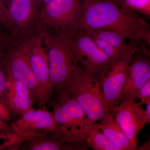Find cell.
I'll list each match as a JSON object with an SVG mask.
<instances>
[{"instance_id": "cell-15", "label": "cell", "mask_w": 150, "mask_h": 150, "mask_svg": "<svg viewBox=\"0 0 150 150\" xmlns=\"http://www.w3.org/2000/svg\"><path fill=\"white\" fill-rule=\"evenodd\" d=\"M101 120L97 123L98 129L111 143L120 150H134L112 114L106 113Z\"/></svg>"}, {"instance_id": "cell-11", "label": "cell", "mask_w": 150, "mask_h": 150, "mask_svg": "<svg viewBox=\"0 0 150 150\" xmlns=\"http://www.w3.org/2000/svg\"><path fill=\"white\" fill-rule=\"evenodd\" d=\"M136 98L122 99L114 108L112 115L129 140L136 150L138 146V134L142 130V124L145 110Z\"/></svg>"}, {"instance_id": "cell-20", "label": "cell", "mask_w": 150, "mask_h": 150, "mask_svg": "<svg viewBox=\"0 0 150 150\" xmlns=\"http://www.w3.org/2000/svg\"><path fill=\"white\" fill-rule=\"evenodd\" d=\"M23 138L13 132H8L0 130V150L11 147L23 142Z\"/></svg>"}, {"instance_id": "cell-18", "label": "cell", "mask_w": 150, "mask_h": 150, "mask_svg": "<svg viewBox=\"0 0 150 150\" xmlns=\"http://www.w3.org/2000/svg\"><path fill=\"white\" fill-rule=\"evenodd\" d=\"M85 141L87 146L94 150H120L99 129L92 131Z\"/></svg>"}, {"instance_id": "cell-12", "label": "cell", "mask_w": 150, "mask_h": 150, "mask_svg": "<svg viewBox=\"0 0 150 150\" xmlns=\"http://www.w3.org/2000/svg\"><path fill=\"white\" fill-rule=\"evenodd\" d=\"M150 79L149 51L138 48L129 66V77L121 95V100L136 98L135 95L137 92Z\"/></svg>"}, {"instance_id": "cell-17", "label": "cell", "mask_w": 150, "mask_h": 150, "mask_svg": "<svg viewBox=\"0 0 150 150\" xmlns=\"http://www.w3.org/2000/svg\"><path fill=\"white\" fill-rule=\"evenodd\" d=\"M47 134L28 140V142L27 149L59 150L63 149L65 146H66L67 142L60 136L52 133L51 137H47Z\"/></svg>"}, {"instance_id": "cell-10", "label": "cell", "mask_w": 150, "mask_h": 150, "mask_svg": "<svg viewBox=\"0 0 150 150\" xmlns=\"http://www.w3.org/2000/svg\"><path fill=\"white\" fill-rule=\"evenodd\" d=\"M11 127L14 133L24 141L49 133L57 134L58 131L52 112L33 108L22 114Z\"/></svg>"}, {"instance_id": "cell-13", "label": "cell", "mask_w": 150, "mask_h": 150, "mask_svg": "<svg viewBox=\"0 0 150 150\" xmlns=\"http://www.w3.org/2000/svg\"><path fill=\"white\" fill-rule=\"evenodd\" d=\"M6 98L9 109L22 115L33 109V98L28 89L20 82L7 76Z\"/></svg>"}, {"instance_id": "cell-29", "label": "cell", "mask_w": 150, "mask_h": 150, "mask_svg": "<svg viewBox=\"0 0 150 150\" xmlns=\"http://www.w3.org/2000/svg\"><path fill=\"white\" fill-rule=\"evenodd\" d=\"M6 39V38L0 30V49H1L3 45L5 43Z\"/></svg>"}, {"instance_id": "cell-25", "label": "cell", "mask_w": 150, "mask_h": 150, "mask_svg": "<svg viewBox=\"0 0 150 150\" xmlns=\"http://www.w3.org/2000/svg\"><path fill=\"white\" fill-rule=\"evenodd\" d=\"M9 109L3 103L0 101V117L4 121L10 119Z\"/></svg>"}, {"instance_id": "cell-3", "label": "cell", "mask_w": 150, "mask_h": 150, "mask_svg": "<svg viewBox=\"0 0 150 150\" xmlns=\"http://www.w3.org/2000/svg\"><path fill=\"white\" fill-rule=\"evenodd\" d=\"M53 116L58 131L57 134L70 144L86 140L92 131L98 129L97 123L91 121L78 103L67 92L59 96L53 105Z\"/></svg>"}, {"instance_id": "cell-32", "label": "cell", "mask_w": 150, "mask_h": 150, "mask_svg": "<svg viewBox=\"0 0 150 150\" xmlns=\"http://www.w3.org/2000/svg\"><path fill=\"white\" fill-rule=\"evenodd\" d=\"M7 1V0H0V1L1 2V1Z\"/></svg>"}, {"instance_id": "cell-7", "label": "cell", "mask_w": 150, "mask_h": 150, "mask_svg": "<svg viewBox=\"0 0 150 150\" xmlns=\"http://www.w3.org/2000/svg\"><path fill=\"white\" fill-rule=\"evenodd\" d=\"M83 13L80 0H51L39 12V17L46 26L67 31L79 21Z\"/></svg>"}, {"instance_id": "cell-26", "label": "cell", "mask_w": 150, "mask_h": 150, "mask_svg": "<svg viewBox=\"0 0 150 150\" xmlns=\"http://www.w3.org/2000/svg\"><path fill=\"white\" fill-rule=\"evenodd\" d=\"M8 21L7 9L6 8L1 2L0 1V22L5 23Z\"/></svg>"}, {"instance_id": "cell-22", "label": "cell", "mask_w": 150, "mask_h": 150, "mask_svg": "<svg viewBox=\"0 0 150 150\" xmlns=\"http://www.w3.org/2000/svg\"><path fill=\"white\" fill-rule=\"evenodd\" d=\"M6 82L7 76L5 69L1 61L0 60V101L8 108L6 98Z\"/></svg>"}, {"instance_id": "cell-24", "label": "cell", "mask_w": 150, "mask_h": 150, "mask_svg": "<svg viewBox=\"0 0 150 150\" xmlns=\"http://www.w3.org/2000/svg\"><path fill=\"white\" fill-rule=\"evenodd\" d=\"M146 104V109L145 110L144 114L143 116L142 124H141V129L142 130L144 128L145 125L148 123H150V100H149L145 103Z\"/></svg>"}, {"instance_id": "cell-27", "label": "cell", "mask_w": 150, "mask_h": 150, "mask_svg": "<svg viewBox=\"0 0 150 150\" xmlns=\"http://www.w3.org/2000/svg\"><path fill=\"white\" fill-rule=\"evenodd\" d=\"M0 130L2 131H6L8 132H13V130L12 129L11 127L10 126L7 124L0 117Z\"/></svg>"}, {"instance_id": "cell-9", "label": "cell", "mask_w": 150, "mask_h": 150, "mask_svg": "<svg viewBox=\"0 0 150 150\" xmlns=\"http://www.w3.org/2000/svg\"><path fill=\"white\" fill-rule=\"evenodd\" d=\"M1 62L7 76L23 84L30 91L33 99L39 105L40 90L30 64L26 43L12 50Z\"/></svg>"}, {"instance_id": "cell-8", "label": "cell", "mask_w": 150, "mask_h": 150, "mask_svg": "<svg viewBox=\"0 0 150 150\" xmlns=\"http://www.w3.org/2000/svg\"><path fill=\"white\" fill-rule=\"evenodd\" d=\"M43 35L44 33L38 34L25 42L30 64L40 90V108L46 104L54 92L50 80L48 55L43 46Z\"/></svg>"}, {"instance_id": "cell-4", "label": "cell", "mask_w": 150, "mask_h": 150, "mask_svg": "<svg viewBox=\"0 0 150 150\" xmlns=\"http://www.w3.org/2000/svg\"><path fill=\"white\" fill-rule=\"evenodd\" d=\"M58 35L69 47L75 62L85 71L99 74L113 64L85 31H60Z\"/></svg>"}, {"instance_id": "cell-5", "label": "cell", "mask_w": 150, "mask_h": 150, "mask_svg": "<svg viewBox=\"0 0 150 150\" xmlns=\"http://www.w3.org/2000/svg\"><path fill=\"white\" fill-rule=\"evenodd\" d=\"M43 41L48 50L50 80L54 91L59 96L64 93L74 67L75 61L71 49L59 36L44 33Z\"/></svg>"}, {"instance_id": "cell-21", "label": "cell", "mask_w": 150, "mask_h": 150, "mask_svg": "<svg viewBox=\"0 0 150 150\" xmlns=\"http://www.w3.org/2000/svg\"><path fill=\"white\" fill-rule=\"evenodd\" d=\"M123 6L150 16V0H123Z\"/></svg>"}, {"instance_id": "cell-14", "label": "cell", "mask_w": 150, "mask_h": 150, "mask_svg": "<svg viewBox=\"0 0 150 150\" xmlns=\"http://www.w3.org/2000/svg\"><path fill=\"white\" fill-rule=\"evenodd\" d=\"M36 0H10L7 9L8 21L18 27L26 26L36 13Z\"/></svg>"}, {"instance_id": "cell-2", "label": "cell", "mask_w": 150, "mask_h": 150, "mask_svg": "<svg viewBox=\"0 0 150 150\" xmlns=\"http://www.w3.org/2000/svg\"><path fill=\"white\" fill-rule=\"evenodd\" d=\"M66 92L78 103L93 122L102 120L107 113L100 74L85 71L76 62Z\"/></svg>"}, {"instance_id": "cell-30", "label": "cell", "mask_w": 150, "mask_h": 150, "mask_svg": "<svg viewBox=\"0 0 150 150\" xmlns=\"http://www.w3.org/2000/svg\"><path fill=\"white\" fill-rule=\"evenodd\" d=\"M110 1L115 3V4L119 5L120 6H123V0H110Z\"/></svg>"}, {"instance_id": "cell-28", "label": "cell", "mask_w": 150, "mask_h": 150, "mask_svg": "<svg viewBox=\"0 0 150 150\" xmlns=\"http://www.w3.org/2000/svg\"><path fill=\"white\" fill-rule=\"evenodd\" d=\"M150 139H149V141L142 145V146L138 147V146L136 150H149L150 149Z\"/></svg>"}, {"instance_id": "cell-1", "label": "cell", "mask_w": 150, "mask_h": 150, "mask_svg": "<svg viewBox=\"0 0 150 150\" xmlns=\"http://www.w3.org/2000/svg\"><path fill=\"white\" fill-rule=\"evenodd\" d=\"M84 13L70 31L103 28L150 45L149 23L132 9L110 0H83Z\"/></svg>"}, {"instance_id": "cell-23", "label": "cell", "mask_w": 150, "mask_h": 150, "mask_svg": "<svg viewBox=\"0 0 150 150\" xmlns=\"http://www.w3.org/2000/svg\"><path fill=\"white\" fill-rule=\"evenodd\" d=\"M135 97L140 100V103L142 105L150 100V79L137 92Z\"/></svg>"}, {"instance_id": "cell-31", "label": "cell", "mask_w": 150, "mask_h": 150, "mask_svg": "<svg viewBox=\"0 0 150 150\" xmlns=\"http://www.w3.org/2000/svg\"><path fill=\"white\" fill-rule=\"evenodd\" d=\"M51 0H39V1L41 2L44 4V5L48 3V2L50 1Z\"/></svg>"}, {"instance_id": "cell-16", "label": "cell", "mask_w": 150, "mask_h": 150, "mask_svg": "<svg viewBox=\"0 0 150 150\" xmlns=\"http://www.w3.org/2000/svg\"><path fill=\"white\" fill-rule=\"evenodd\" d=\"M91 38H96L103 40L121 52H126L132 45L126 44L123 37L120 33L110 30L99 28L83 30Z\"/></svg>"}, {"instance_id": "cell-6", "label": "cell", "mask_w": 150, "mask_h": 150, "mask_svg": "<svg viewBox=\"0 0 150 150\" xmlns=\"http://www.w3.org/2000/svg\"><path fill=\"white\" fill-rule=\"evenodd\" d=\"M137 48L132 45L118 61L99 73L106 113L112 114L113 108L120 102L129 77V66Z\"/></svg>"}, {"instance_id": "cell-19", "label": "cell", "mask_w": 150, "mask_h": 150, "mask_svg": "<svg viewBox=\"0 0 150 150\" xmlns=\"http://www.w3.org/2000/svg\"><path fill=\"white\" fill-rule=\"evenodd\" d=\"M91 38L93 40L97 46L107 56L113 63L118 61L125 53L121 52L98 38Z\"/></svg>"}]
</instances>
